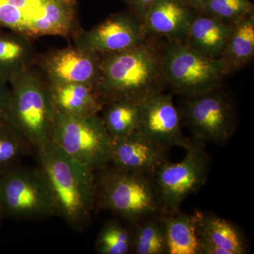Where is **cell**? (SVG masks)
Listing matches in <instances>:
<instances>
[{"label": "cell", "mask_w": 254, "mask_h": 254, "mask_svg": "<svg viewBox=\"0 0 254 254\" xmlns=\"http://www.w3.org/2000/svg\"><path fill=\"white\" fill-rule=\"evenodd\" d=\"M128 7V10L137 17L143 20L155 0H123Z\"/></svg>", "instance_id": "27"}, {"label": "cell", "mask_w": 254, "mask_h": 254, "mask_svg": "<svg viewBox=\"0 0 254 254\" xmlns=\"http://www.w3.org/2000/svg\"><path fill=\"white\" fill-rule=\"evenodd\" d=\"M181 1L193 11H198L208 2L209 0H181Z\"/></svg>", "instance_id": "29"}, {"label": "cell", "mask_w": 254, "mask_h": 254, "mask_svg": "<svg viewBox=\"0 0 254 254\" xmlns=\"http://www.w3.org/2000/svg\"><path fill=\"white\" fill-rule=\"evenodd\" d=\"M100 254H127L131 252V230L116 220L107 222L95 245Z\"/></svg>", "instance_id": "25"}, {"label": "cell", "mask_w": 254, "mask_h": 254, "mask_svg": "<svg viewBox=\"0 0 254 254\" xmlns=\"http://www.w3.org/2000/svg\"><path fill=\"white\" fill-rule=\"evenodd\" d=\"M131 252L136 254H168L165 225L160 215L131 224Z\"/></svg>", "instance_id": "23"}, {"label": "cell", "mask_w": 254, "mask_h": 254, "mask_svg": "<svg viewBox=\"0 0 254 254\" xmlns=\"http://www.w3.org/2000/svg\"><path fill=\"white\" fill-rule=\"evenodd\" d=\"M254 56V12L235 25L233 32L220 59L228 74L247 66Z\"/></svg>", "instance_id": "21"}, {"label": "cell", "mask_w": 254, "mask_h": 254, "mask_svg": "<svg viewBox=\"0 0 254 254\" xmlns=\"http://www.w3.org/2000/svg\"><path fill=\"white\" fill-rule=\"evenodd\" d=\"M161 67L166 88L182 97L221 86L229 75L220 58H208L182 43L162 45Z\"/></svg>", "instance_id": "7"}, {"label": "cell", "mask_w": 254, "mask_h": 254, "mask_svg": "<svg viewBox=\"0 0 254 254\" xmlns=\"http://www.w3.org/2000/svg\"><path fill=\"white\" fill-rule=\"evenodd\" d=\"M182 123L198 141L224 143L235 133L237 111L223 86L196 94L182 97Z\"/></svg>", "instance_id": "8"}, {"label": "cell", "mask_w": 254, "mask_h": 254, "mask_svg": "<svg viewBox=\"0 0 254 254\" xmlns=\"http://www.w3.org/2000/svg\"><path fill=\"white\" fill-rule=\"evenodd\" d=\"M181 116L173 101V93H158L142 105L139 126L136 130L147 139L167 150L186 148L190 138L182 131Z\"/></svg>", "instance_id": "13"}, {"label": "cell", "mask_w": 254, "mask_h": 254, "mask_svg": "<svg viewBox=\"0 0 254 254\" xmlns=\"http://www.w3.org/2000/svg\"><path fill=\"white\" fill-rule=\"evenodd\" d=\"M38 57L33 39L0 29V80L9 83L28 68L36 66Z\"/></svg>", "instance_id": "17"}, {"label": "cell", "mask_w": 254, "mask_h": 254, "mask_svg": "<svg viewBox=\"0 0 254 254\" xmlns=\"http://www.w3.org/2000/svg\"><path fill=\"white\" fill-rule=\"evenodd\" d=\"M146 39L143 21L128 10L110 15L90 29L81 28L71 38L73 46L100 55L129 49Z\"/></svg>", "instance_id": "11"}, {"label": "cell", "mask_w": 254, "mask_h": 254, "mask_svg": "<svg viewBox=\"0 0 254 254\" xmlns=\"http://www.w3.org/2000/svg\"><path fill=\"white\" fill-rule=\"evenodd\" d=\"M11 91L8 83L0 80V123L6 121L9 111Z\"/></svg>", "instance_id": "28"}, {"label": "cell", "mask_w": 254, "mask_h": 254, "mask_svg": "<svg viewBox=\"0 0 254 254\" xmlns=\"http://www.w3.org/2000/svg\"><path fill=\"white\" fill-rule=\"evenodd\" d=\"M100 58L98 91L105 104L122 99L143 103L166 89L162 73L161 45L156 40L148 38L129 49L100 55Z\"/></svg>", "instance_id": "2"}, {"label": "cell", "mask_w": 254, "mask_h": 254, "mask_svg": "<svg viewBox=\"0 0 254 254\" xmlns=\"http://www.w3.org/2000/svg\"><path fill=\"white\" fill-rule=\"evenodd\" d=\"M37 152L39 168L54 198L57 216L75 231H83L91 222L96 203L95 172L50 141Z\"/></svg>", "instance_id": "1"}, {"label": "cell", "mask_w": 254, "mask_h": 254, "mask_svg": "<svg viewBox=\"0 0 254 254\" xmlns=\"http://www.w3.org/2000/svg\"><path fill=\"white\" fill-rule=\"evenodd\" d=\"M0 210L2 217L23 220L57 216L54 198L41 168L16 166L0 175Z\"/></svg>", "instance_id": "9"}, {"label": "cell", "mask_w": 254, "mask_h": 254, "mask_svg": "<svg viewBox=\"0 0 254 254\" xmlns=\"http://www.w3.org/2000/svg\"><path fill=\"white\" fill-rule=\"evenodd\" d=\"M198 12L208 15L230 26H235L247 15L254 12L250 0H209Z\"/></svg>", "instance_id": "26"}, {"label": "cell", "mask_w": 254, "mask_h": 254, "mask_svg": "<svg viewBox=\"0 0 254 254\" xmlns=\"http://www.w3.org/2000/svg\"><path fill=\"white\" fill-rule=\"evenodd\" d=\"M36 67L50 85L81 83L98 88L101 79V58L70 46L38 55Z\"/></svg>", "instance_id": "12"}, {"label": "cell", "mask_w": 254, "mask_h": 254, "mask_svg": "<svg viewBox=\"0 0 254 254\" xmlns=\"http://www.w3.org/2000/svg\"><path fill=\"white\" fill-rule=\"evenodd\" d=\"M234 26L195 11L185 44L208 58L218 59L226 48Z\"/></svg>", "instance_id": "16"}, {"label": "cell", "mask_w": 254, "mask_h": 254, "mask_svg": "<svg viewBox=\"0 0 254 254\" xmlns=\"http://www.w3.org/2000/svg\"><path fill=\"white\" fill-rule=\"evenodd\" d=\"M168 151L136 131L114 140L111 164L115 168L153 176L155 171L168 160Z\"/></svg>", "instance_id": "15"}, {"label": "cell", "mask_w": 254, "mask_h": 254, "mask_svg": "<svg viewBox=\"0 0 254 254\" xmlns=\"http://www.w3.org/2000/svg\"><path fill=\"white\" fill-rule=\"evenodd\" d=\"M6 123L38 150L50 141L55 108L49 83L36 66L9 82Z\"/></svg>", "instance_id": "3"}, {"label": "cell", "mask_w": 254, "mask_h": 254, "mask_svg": "<svg viewBox=\"0 0 254 254\" xmlns=\"http://www.w3.org/2000/svg\"><path fill=\"white\" fill-rule=\"evenodd\" d=\"M143 103L124 99L105 103L101 118L114 140L128 136L138 129Z\"/></svg>", "instance_id": "22"}, {"label": "cell", "mask_w": 254, "mask_h": 254, "mask_svg": "<svg viewBox=\"0 0 254 254\" xmlns=\"http://www.w3.org/2000/svg\"><path fill=\"white\" fill-rule=\"evenodd\" d=\"M33 147L6 122L0 123V175L17 166Z\"/></svg>", "instance_id": "24"}, {"label": "cell", "mask_w": 254, "mask_h": 254, "mask_svg": "<svg viewBox=\"0 0 254 254\" xmlns=\"http://www.w3.org/2000/svg\"><path fill=\"white\" fill-rule=\"evenodd\" d=\"M96 202L130 225L164 213L153 175L112 167L97 172Z\"/></svg>", "instance_id": "4"}, {"label": "cell", "mask_w": 254, "mask_h": 254, "mask_svg": "<svg viewBox=\"0 0 254 254\" xmlns=\"http://www.w3.org/2000/svg\"><path fill=\"white\" fill-rule=\"evenodd\" d=\"M50 141L95 173L111 164L114 139L99 115L79 117L55 109Z\"/></svg>", "instance_id": "6"}, {"label": "cell", "mask_w": 254, "mask_h": 254, "mask_svg": "<svg viewBox=\"0 0 254 254\" xmlns=\"http://www.w3.org/2000/svg\"><path fill=\"white\" fill-rule=\"evenodd\" d=\"M78 0H0V29L31 39H71L81 29Z\"/></svg>", "instance_id": "5"}, {"label": "cell", "mask_w": 254, "mask_h": 254, "mask_svg": "<svg viewBox=\"0 0 254 254\" xmlns=\"http://www.w3.org/2000/svg\"><path fill=\"white\" fill-rule=\"evenodd\" d=\"M168 240V254H199L198 223L194 214L177 210L160 215Z\"/></svg>", "instance_id": "20"}, {"label": "cell", "mask_w": 254, "mask_h": 254, "mask_svg": "<svg viewBox=\"0 0 254 254\" xmlns=\"http://www.w3.org/2000/svg\"><path fill=\"white\" fill-rule=\"evenodd\" d=\"M1 218H2V215H1V210H0V220H1Z\"/></svg>", "instance_id": "30"}, {"label": "cell", "mask_w": 254, "mask_h": 254, "mask_svg": "<svg viewBox=\"0 0 254 254\" xmlns=\"http://www.w3.org/2000/svg\"><path fill=\"white\" fill-rule=\"evenodd\" d=\"M194 13L181 0H155L143 20L147 38L185 43Z\"/></svg>", "instance_id": "14"}, {"label": "cell", "mask_w": 254, "mask_h": 254, "mask_svg": "<svg viewBox=\"0 0 254 254\" xmlns=\"http://www.w3.org/2000/svg\"><path fill=\"white\" fill-rule=\"evenodd\" d=\"M55 109L79 117L98 115L104 102L98 88L81 83L50 85Z\"/></svg>", "instance_id": "18"}, {"label": "cell", "mask_w": 254, "mask_h": 254, "mask_svg": "<svg viewBox=\"0 0 254 254\" xmlns=\"http://www.w3.org/2000/svg\"><path fill=\"white\" fill-rule=\"evenodd\" d=\"M186 155L179 163L167 160L153 175L164 213L180 210L182 203L200 190L206 182L210 159L205 143L190 138Z\"/></svg>", "instance_id": "10"}, {"label": "cell", "mask_w": 254, "mask_h": 254, "mask_svg": "<svg viewBox=\"0 0 254 254\" xmlns=\"http://www.w3.org/2000/svg\"><path fill=\"white\" fill-rule=\"evenodd\" d=\"M199 242H208L221 249L226 254H245L247 245L240 228L221 217L195 212Z\"/></svg>", "instance_id": "19"}]
</instances>
